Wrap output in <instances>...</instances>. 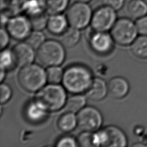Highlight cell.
I'll return each mask as SVG.
<instances>
[{
	"label": "cell",
	"instance_id": "1",
	"mask_svg": "<svg viewBox=\"0 0 147 147\" xmlns=\"http://www.w3.org/2000/svg\"><path fill=\"white\" fill-rule=\"evenodd\" d=\"M93 79L91 71L86 66L74 64L64 71L62 84L69 92L82 94L87 91Z\"/></svg>",
	"mask_w": 147,
	"mask_h": 147
},
{
	"label": "cell",
	"instance_id": "2",
	"mask_svg": "<svg viewBox=\"0 0 147 147\" xmlns=\"http://www.w3.org/2000/svg\"><path fill=\"white\" fill-rule=\"evenodd\" d=\"M66 90L59 84L49 83L37 91L35 99L48 111H58L65 106L67 100Z\"/></svg>",
	"mask_w": 147,
	"mask_h": 147
},
{
	"label": "cell",
	"instance_id": "3",
	"mask_svg": "<svg viewBox=\"0 0 147 147\" xmlns=\"http://www.w3.org/2000/svg\"><path fill=\"white\" fill-rule=\"evenodd\" d=\"M18 81L25 91L37 92L47 82L46 71L41 65L31 63L21 67L18 74Z\"/></svg>",
	"mask_w": 147,
	"mask_h": 147
},
{
	"label": "cell",
	"instance_id": "4",
	"mask_svg": "<svg viewBox=\"0 0 147 147\" xmlns=\"http://www.w3.org/2000/svg\"><path fill=\"white\" fill-rule=\"evenodd\" d=\"M64 45L60 41L48 40L37 49V58L38 61L47 67L60 65L65 57Z\"/></svg>",
	"mask_w": 147,
	"mask_h": 147
},
{
	"label": "cell",
	"instance_id": "5",
	"mask_svg": "<svg viewBox=\"0 0 147 147\" xmlns=\"http://www.w3.org/2000/svg\"><path fill=\"white\" fill-rule=\"evenodd\" d=\"M94 146H118L127 145L125 133L117 126H108L94 132Z\"/></svg>",
	"mask_w": 147,
	"mask_h": 147
},
{
	"label": "cell",
	"instance_id": "6",
	"mask_svg": "<svg viewBox=\"0 0 147 147\" xmlns=\"http://www.w3.org/2000/svg\"><path fill=\"white\" fill-rule=\"evenodd\" d=\"M138 33L136 22L130 18L117 20L110 30V34L116 43L121 45H131Z\"/></svg>",
	"mask_w": 147,
	"mask_h": 147
},
{
	"label": "cell",
	"instance_id": "7",
	"mask_svg": "<svg viewBox=\"0 0 147 147\" xmlns=\"http://www.w3.org/2000/svg\"><path fill=\"white\" fill-rule=\"evenodd\" d=\"M92 14L93 11L88 3L75 2L69 6L65 15L69 26L80 30L91 23Z\"/></svg>",
	"mask_w": 147,
	"mask_h": 147
},
{
	"label": "cell",
	"instance_id": "8",
	"mask_svg": "<svg viewBox=\"0 0 147 147\" xmlns=\"http://www.w3.org/2000/svg\"><path fill=\"white\" fill-rule=\"evenodd\" d=\"M78 127L83 131L94 132L99 130L103 122L99 110L92 106H85L76 115Z\"/></svg>",
	"mask_w": 147,
	"mask_h": 147
},
{
	"label": "cell",
	"instance_id": "9",
	"mask_svg": "<svg viewBox=\"0 0 147 147\" xmlns=\"http://www.w3.org/2000/svg\"><path fill=\"white\" fill-rule=\"evenodd\" d=\"M116 10L103 5L93 11L91 26L92 29L98 32H107L112 28L117 21Z\"/></svg>",
	"mask_w": 147,
	"mask_h": 147
},
{
	"label": "cell",
	"instance_id": "10",
	"mask_svg": "<svg viewBox=\"0 0 147 147\" xmlns=\"http://www.w3.org/2000/svg\"><path fill=\"white\" fill-rule=\"evenodd\" d=\"M5 26L11 37L20 41L25 40L33 29L28 17L21 14L10 17Z\"/></svg>",
	"mask_w": 147,
	"mask_h": 147
},
{
	"label": "cell",
	"instance_id": "11",
	"mask_svg": "<svg viewBox=\"0 0 147 147\" xmlns=\"http://www.w3.org/2000/svg\"><path fill=\"white\" fill-rule=\"evenodd\" d=\"M114 40L107 32L95 31L89 39V44L95 52L99 55H106L113 48Z\"/></svg>",
	"mask_w": 147,
	"mask_h": 147
},
{
	"label": "cell",
	"instance_id": "12",
	"mask_svg": "<svg viewBox=\"0 0 147 147\" xmlns=\"http://www.w3.org/2000/svg\"><path fill=\"white\" fill-rule=\"evenodd\" d=\"M12 51L16 64L20 67L32 63L35 59L34 49L26 41L17 44L13 48Z\"/></svg>",
	"mask_w": 147,
	"mask_h": 147
},
{
	"label": "cell",
	"instance_id": "13",
	"mask_svg": "<svg viewBox=\"0 0 147 147\" xmlns=\"http://www.w3.org/2000/svg\"><path fill=\"white\" fill-rule=\"evenodd\" d=\"M48 111L36 99L27 103L24 107V114L26 119L32 123H38L44 121Z\"/></svg>",
	"mask_w": 147,
	"mask_h": 147
},
{
	"label": "cell",
	"instance_id": "14",
	"mask_svg": "<svg viewBox=\"0 0 147 147\" xmlns=\"http://www.w3.org/2000/svg\"><path fill=\"white\" fill-rule=\"evenodd\" d=\"M108 94L114 99H122L126 96L130 89L129 82L121 76L111 78L107 83Z\"/></svg>",
	"mask_w": 147,
	"mask_h": 147
},
{
	"label": "cell",
	"instance_id": "15",
	"mask_svg": "<svg viewBox=\"0 0 147 147\" xmlns=\"http://www.w3.org/2000/svg\"><path fill=\"white\" fill-rule=\"evenodd\" d=\"M108 94L107 83L99 78H95L86 92L87 98L94 101H99L103 99Z\"/></svg>",
	"mask_w": 147,
	"mask_h": 147
},
{
	"label": "cell",
	"instance_id": "16",
	"mask_svg": "<svg viewBox=\"0 0 147 147\" xmlns=\"http://www.w3.org/2000/svg\"><path fill=\"white\" fill-rule=\"evenodd\" d=\"M68 25L69 23L66 15L58 13L49 16L47 28L51 33L60 35L67 29Z\"/></svg>",
	"mask_w": 147,
	"mask_h": 147
},
{
	"label": "cell",
	"instance_id": "17",
	"mask_svg": "<svg viewBox=\"0 0 147 147\" xmlns=\"http://www.w3.org/2000/svg\"><path fill=\"white\" fill-rule=\"evenodd\" d=\"M29 0H1V13L9 17L25 11Z\"/></svg>",
	"mask_w": 147,
	"mask_h": 147
},
{
	"label": "cell",
	"instance_id": "18",
	"mask_svg": "<svg viewBox=\"0 0 147 147\" xmlns=\"http://www.w3.org/2000/svg\"><path fill=\"white\" fill-rule=\"evenodd\" d=\"M42 9L49 15L63 13L69 7L70 0H37Z\"/></svg>",
	"mask_w": 147,
	"mask_h": 147
},
{
	"label": "cell",
	"instance_id": "19",
	"mask_svg": "<svg viewBox=\"0 0 147 147\" xmlns=\"http://www.w3.org/2000/svg\"><path fill=\"white\" fill-rule=\"evenodd\" d=\"M126 11L130 18L137 20L147 14V3L144 0H130Z\"/></svg>",
	"mask_w": 147,
	"mask_h": 147
},
{
	"label": "cell",
	"instance_id": "20",
	"mask_svg": "<svg viewBox=\"0 0 147 147\" xmlns=\"http://www.w3.org/2000/svg\"><path fill=\"white\" fill-rule=\"evenodd\" d=\"M78 126L77 117L75 113L65 111L61 114L57 121L59 129L64 133H69Z\"/></svg>",
	"mask_w": 147,
	"mask_h": 147
},
{
	"label": "cell",
	"instance_id": "21",
	"mask_svg": "<svg viewBox=\"0 0 147 147\" xmlns=\"http://www.w3.org/2000/svg\"><path fill=\"white\" fill-rule=\"evenodd\" d=\"M60 36V41L64 47L71 48L76 45L79 41L80 32L79 29L69 26Z\"/></svg>",
	"mask_w": 147,
	"mask_h": 147
},
{
	"label": "cell",
	"instance_id": "22",
	"mask_svg": "<svg viewBox=\"0 0 147 147\" xmlns=\"http://www.w3.org/2000/svg\"><path fill=\"white\" fill-rule=\"evenodd\" d=\"M86 98L82 94H74L67 99L64 109L65 111L78 113L80 110L85 107Z\"/></svg>",
	"mask_w": 147,
	"mask_h": 147
},
{
	"label": "cell",
	"instance_id": "23",
	"mask_svg": "<svg viewBox=\"0 0 147 147\" xmlns=\"http://www.w3.org/2000/svg\"><path fill=\"white\" fill-rule=\"evenodd\" d=\"M131 51L137 57L147 58V36L141 35L137 37L131 44Z\"/></svg>",
	"mask_w": 147,
	"mask_h": 147
},
{
	"label": "cell",
	"instance_id": "24",
	"mask_svg": "<svg viewBox=\"0 0 147 147\" xmlns=\"http://www.w3.org/2000/svg\"><path fill=\"white\" fill-rule=\"evenodd\" d=\"M30 20L33 30H41L47 28L49 14L44 10L27 16Z\"/></svg>",
	"mask_w": 147,
	"mask_h": 147
},
{
	"label": "cell",
	"instance_id": "25",
	"mask_svg": "<svg viewBox=\"0 0 147 147\" xmlns=\"http://www.w3.org/2000/svg\"><path fill=\"white\" fill-rule=\"evenodd\" d=\"M64 71L59 65L48 67L46 70L47 82L53 84H59L62 82Z\"/></svg>",
	"mask_w": 147,
	"mask_h": 147
},
{
	"label": "cell",
	"instance_id": "26",
	"mask_svg": "<svg viewBox=\"0 0 147 147\" xmlns=\"http://www.w3.org/2000/svg\"><path fill=\"white\" fill-rule=\"evenodd\" d=\"M16 64L12 50L3 49L1 53V69L5 71L12 68Z\"/></svg>",
	"mask_w": 147,
	"mask_h": 147
},
{
	"label": "cell",
	"instance_id": "27",
	"mask_svg": "<svg viewBox=\"0 0 147 147\" xmlns=\"http://www.w3.org/2000/svg\"><path fill=\"white\" fill-rule=\"evenodd\" d=\"M45 41L44 34L41 30H33L32 31L25 41L34 49H37Z\"/></svg>",
	"mask_w": 147,
	"mask_h": 147
},
{
	"label": "cell",
	"instance_id": "28",
	"mask_svg": "<svg viewBox=\"0 0 147 147\" xmlns=\"http://www.w3.org/2000/svg\"><path fill=\"white\" fill-rule=\"evenodd\" d=\"M77 141L79 146H94V132L83 131L78 137Z\"/></svg>",
	"mask_w": 147,
	"mask_h": 147
},
{
	"label": "cell",
	"instance_id": "29",
	"mask_svg": "<svg viewBox=\"0 0 147 147\" xmlns=\"http://www.w3.org/2000/svg\"><path fill=\"white\" fill-rule=\"evenodd\" d=\"M56 146L58 147H63V146H72L75 147L78 146V143L77 140L74 137L69 136H63L60 138L56 142Z\"/></svg>",
	"mask_w": 147,
	"mask_h": 147
},
{
	"label": "cell",
	"instance_id": "30",
	"mask_svg": "<svg viewBox=\"0 0 147 147\" xmlns=\"http://www.w3.org/2000/svg\"><path fill=\"white\" fill-rule=\"evenodd\" d=\"M12 91L10 87L6 83H1L0 87V102L1 104L6 103L11 98Z\"/></svg>",
	"mask_w": 147,
	"mask_h": 147
},
{
	"label": "cell",
	"instance_id": "31",
	"mask_svg": "<svg viewBox=\"0 0 147 147\" xmlns=\"http://www.w3.org/2000/svg\"><path fill=\"white\" fill-rule=\"evenodd\" d=\"M136 25L139 34L147 36V14L137 19Z\"/></svg>",
	"mask_w": 147,
	"mask_h": 147
},
{
	"label": "cell",
	"instance_id": "32",
	"mask_svg": "<svg viewBox=\"0 0 147 147\" xmlns=\"http://www.w3.org/2000/svg\"><path fill=\"white\" fill-rule=\"evenodd\" d=\"M10 34L6 28L2 27L0 30V48L5 49L8 45L10 40Z\"/></svg>",
	"mask_w": 147,
	"mask_h": 147
},
{
	"label": "cell",
	"instance_id": "33",
	"mask_svg": "<svg viewBox=\"0 0 147 147\" xmlns=\"http://www.w3.org/2000/svg\"><path fill=\"white\" fill-rule=\"evenodd\" d=\"M125 0H103V5H107L116 11L120 10L123 6Z\"/></svg>",
	"mask_w": 147,
	"mask_h": 147
},
{
	"label": "cell",
	"instance_id": "34",
	"mask_svg": "<svg viewBox=\"0 0 147 147\" xmlns=\"http://www.w3.org/2000/svg\"><path fill=\"white\" fill-rule=\"evenodd\" d=\"M5 70L3 69H1V74H0V80L1 82H2L3 80L4 79L5 77Z\"/></svg>",
	"mask_w": 147,
	"mask_h": 147
},
{
	"label": "cell",
	"instance_id": "35",
	"mask_svg": "<svg viewBox=\"0 0 147 147\" xmlns=\"http://www.w3.org/2000/svg\"><path fill=\"white\" fill-rule=\"evenodd\" d=\"M74 1H75V2H79L88 3L91 0H74Z\"/></svg>",
	"mask_w": 147,
	"mask_h": 147
},
{
	"label": "cell",
	"instance_id": "36",
	"mask_svg": "<svg viewBox=\"0 0 147 147\" xmlns=\"http://www.w3.org/2000/svg\"><path fill=\"white\" fill-rule=\"evenodd\" d=\"M144 1H145V2H146V3H147V0H144Z\"/></svg>",
	"mask_w": 147,
	"mask_h": 147
}]
</instances>
